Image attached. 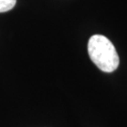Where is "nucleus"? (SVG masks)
Masks as SVG:
<instances>
[{
	"instance_id": "nucleus-2",
	"label": "nucleus",
	"mask_w": 127,
	"mask_h": 127,
	"mask_svg": "<svg viewBox=\"0 0 127 127\" xmlns=\"http://www.w3.org/2000/svg\"><path fill=\"white\" fill-rule=\"evenodd\" d=\"M16 4V0H0V13L7 12L13 9Z\"/></svg>"
},
{
	"instance_id": "nucleus-1",
	"label": "nucleus",
	"mask_w": 127,
	"mask_h": 127,
	"mask_svg": "<svg viewBox=\"0 0 127 127\" xmlns=\"http://www.w3.org/2000/svg\"><path fill=\"white\" fill-rule=\"evenodd\" d=\"M88 52L91 61L101 71L112 73L118 68L120 59L113 43L103 35H93L88 43Z\"/></svg>"
}]
</instances>
